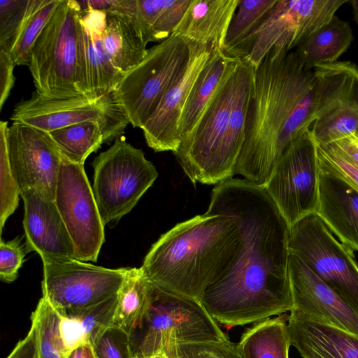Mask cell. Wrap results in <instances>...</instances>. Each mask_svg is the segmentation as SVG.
Instances as JSON below:
<instances>
[{"label": "cell", "mask_w": 358, "mask_h": 358, "mask_svg": "<svg viewBox=\"0 0 358 358\" xmlns=\"http://www.w3.org/2000/svg\"><path fill=\"white\" fill-rule=\"evenodd\" d=\"M206 212L231 217L242 237L232 267L201 298L210 316L235 327L290 312V227L264 187L245 179L223 181L213 189Z\"/></svg>", "instance_id": "1"}, {"label": "cell", "mask_w": 358, "mask_h": 358, "mask_svg": "<svg viewBox=\"0 0 358 358\" xmlns=\"http://www.w3.org/2000/svg\"><path fill=\"white\" fill-rule=\"evenodd\" d=\"M317 82L295 52L273 48L255 70L245 138L234 174L264 187L284 150L315 120Z\"/></svg>", "instance_id": "2"}, {"label": "cell", "mask_w": 358, "mask_h": 358, "mask_svg": "<svg viewBox=\"0 0 358 358\" xmlns=\"http://www.w3.org/2000/svg\"><path fill=\"white\" fill-rule=\"evenodd\" d=\"M241 247L234 220L206 212L162 235L140 268L155 286L200 301L206 288L232 267Z\"/></svg>", "instance_id": "3"}, {"label": "cell", "mask_w": 358, "mask_h": 358, "mask_svg": "<svg viewBox=\"0 0 358 358\" xmlns=\"http://www.w3.org/2000/svg\"><path fill=\"white\" fill-rule=\"evenodd\" d=\"M255 70L245 59H239L173 152L193 183L217 185L234 175L245 138Z\"/></svg>", "instance_id": "4"}, {"label": "cell", "mask_w": 358, "mask_h": 358, "mask_svg": "<svg viewBox=\"0 0 358 358\" xmlns=\"http://www.w3.org/2000/svg\"><path fill=\"white\" fill-rule=\"evenodd\" d=\"M80 13L78 1L61 0L34 44L28 68L35 92L43 96H86Z\"/></svg>", "instance_id": "5"}, {"label": "cell", "mask_w": 358, "mask_h": 358, "mask_svg": "<svg viewBox=\"0 0 358 358\" xmlns=\"http://www.w3.org/2000/svg\"><path fill=\"white\" fill-rule=\"evenodd\" d=\"M150 284L149 305L138 329L143 334L134 351L136 358L155 354L169 343L228 339L199 300Z\"/></svg>", "instance_id": "6"}, {"label": "cell", "mask_w": 358, "mask_h": 358, "mask_svg": "<svg viewBox=\"0 0 358 358\" xmlns=\"http://www.w3.org/2000/svg\"><path fill=\"white\" fill-rule=\"evenodd\" d=\"M191 54V43L172 34L148 49L143 59L122 78L114 91L133 127L141 129L155 113Z\"/></svg>", "instance_id": "7"}, {"label": "cell", "mask_w": 358, "mask_h": 358, "mask_svg": "<svg viewBox=\"0 0 358 358\" xmlns=\"http://www.w3.org/2000/svg\"><path fill=\"white\" fill-rule=\"evenodd\" d=\"M92 191L104 226L129 213L158 176L142 150L122 136L93 161Z\"/></svg>", "instance_id": "8"}, {"label": "cell", "mask_w": 358, "mask_h": 358, "mask_svg": "<svg viewBox=\"0 0 358 358\" xmlns=\"http://www.w3.org/2000/svg\"><path fill=\"white\" fill-rule=\"evenodd\" d=\"M289 251L358 311V263L354 251L316 214L290 227Z\"/></svg>", "instance_id": "9"}, {"label": "cell", "mask_w": 358, "mask_h": 358, "mask_svg": "<svg viewBox=\"0 0 358 358\" xmlns=\"http://www.w3.org/2000/svg\"><path fill=\"white\" fill-rule=\"evenodd\" d=\"M43 296L63 316L116 294L129 268H108L73 257H43Z\"/></svg>", "instance_id": "10"}, {"label": "cell", "mask_w": 358, "mask_h": 358, "mask_svg": "<svg viewBox=\"0 0 358 358\" xmlns=\"http://www.w3.org/2000/svg\"><path fill=\"white\" fill-rule=\"evenodd\" d=\"M319 176L317 144L307 129L280 155L264 187L290 227L315 213Z\"/></svg>", "instance_id": "11"}, {"label": "cell", "mask_w": 358, "mask_h": 358, "mask_svg": "<svg viewBox=\"0 0 358 358\" xmlns=\"http://www.w3.org/2000/svg\"><path fill=\"white\" fill-rule=\"evenodd\" d=\"M10 120L47 132L83 122H99L104 143L122 136L130 124L115 91L96 101L83 95L52 99L34 92L29 99H22L15 106Z\"/></svg>", "instance_id": "12"}, {"label": "cell", "mask_w": 358, "mask_h": 358, "mask_svg": "<svg viewBox=\"0 0 358 358\" xmlns=\"http://www.w3.org/2000/svg\"><path fill=\"white\" fill-rule=\"evenodd\" d=\"M315 120L310 130L318 145L358 136V66L336 62L317 66Z\"/></svg>", "instance_id": "13"}, {"label": "cell", "mask_w": 358, "mask_h": 358, "mask_svg": "<svg viewBox=\"0 0 358 358\" xmlns=\"http://www.w3.org/2000/svg\"><path fill=\"white\" fill-rule=\"evenodd\" d=\"M54 202L74 244L75 258L96 262L105 239L104 224L84 165L62 155Z\"/></svg>", "instance_id": "14"}, {"label": "cell", "mask_w": 358, "mask_h": 358, "mask_svg": "<svg viewBox=\"0 0 358 358\" xmlns=\"http://www.w3.org/2000/svg\"><path fill=\"white\" fill-rule=\"evenodd\" d=\"M346 3L348 0H277L244 59L257 69L274 47L293 51Z\"/></svg>", "instance_id": "15"}, {"label": "cell", "mask_w": 358, "mask_h": 358, "mask_svg": "<svg viewBox=\"0 0 358 358\" xmlns=\"http://www.w3.org/2000/svg\"><path fill=\"white\" fill-rule=\"evenodd\" d=\"M6 145L20 189H32L54 201L62 155L49 133L21 123L8 127Z\"/></svg>", "instance_id": "16"}, {"label": "cell", "mask_w": 358, "mask_h": 358, "mask_svg": "<svg viewBox=\"0 0 358 358\" xmlns=\"http://www.w3.org/2000/svg\"><path fill=\"white\" fill-rule=\"evenodd\" d=\"M292 310L310 320L358 335V311L289 253Z\"/></svg>", "instance_id": "17"}, {"label": "cell", "mask_w": 358, "mask_h": 358, "mask_svg": "<svg viewBox=\"0 0 358 358\" xmlns=\"http://www.w3.org/2000/svg\"><path fill=\"white\" fill-rule=\"evenodd\" d=\"M191 43L189 61L163 96L157 108L141 128L147 145L155 152H174L180 143L179 122L189 92L215 49Z\"/></svg>", "instance_id": "18"}, {"label": "cell", "mask_w": 358, "mask_h": 358, "mask_svg": "<svg viewBox=\"0 0 358 358\" xmlns=\"http://www.w3.org/2000/svg\"><path fill=\"white\" fill-rule=\"evenodd\" d=\"M318 160L315 213L339 241L358 252V188L319 156Z\"/></svg>", "instance_id": "19"}, {"label": "cell", "mask_w": 358, "mask_h": 358, "mask_svg": "<svg viewBox=\"0 0 358 358\" xmlns=\"http://www.w3.org/2000/svg\"><path fill=\"white\" fill-rule=\"evenodd\" d=\"M24 202L25 252L43 257H73L75 247L54 202L34 189L20 192Z\"/></svg>", "instance_id": "20"}, {"label": "cell", "mask_w": 358, "mask_h": 358, "mask_svg": "<svg viewBox=\"0 0 358 358\" xmlns=\"http://www.w3.org/2000/svg\"><path fill=\"white\" fill-rule=\"evenodd\" d=\"M80 24L86 97L96 101L113 92L123 76L113 65L105 48L106 12L80 8Z\"/></svg>", "instance_id": "21"}, {"label": "cell", "mask_w": 358, "mask_h": 358, "mask_svg": "<svg viewBox=\"0 0 358 358\" xmlns=\"http://www.w3.org/2000/svg\"><path fill=\"white\" fill-rule=\"evenodd\" d=\"M287 321L291 345L303 358H358V335L314 321L294 310Z\"/></svg>", "instance_id": "22"}, {"label": "cell", "mask_w": 358, "mask_h": 358, "mask_svg": "<svg viewBox=\"0 0 358 358\" xmlns=\"http://www.w3.org/2000/svg\"><path fill=\"white\" fill-rule=\"evenodd\" d=\"M239 0H192L173 35L222 51Z\"/></svg>", "instance_id": "23"}, {"label": "cell", "mask_w": 358, "mask_h": 358, "mask_svg": "<svg viewBox=\"0 0 358 358\" xmlns=\"http://www.w3.org/2000/svg\"><path fill=\"white\" fill-rule=\"evenodd\" d=\"M240 59L214 50L189 92L179 122L180 141L195 127L214 94Z\"/></svg>", "instance_id": "24"}, {"label": "cell", "mask_w": 358, "mask_h": 358, "mask_svg": "<svg viewBox=\"0 0 358 358\" xmlns=\"http://www.w3.org/2000/svg\"><path fill=\"white\" fill-rule=\"evenodd\" d=\"M103 39L113 65L123 76L136 66L148 52L135 13L106 12Z\"/></svg>", "instance_id": "25"}, {"label": "cell", "mask_w": 358, "mask_h": 358, "mask_svg": "<svg viewBox=\"0 0 358 358\" xmlns=\"http://www.w3.org/2000/svg\"><path fill=\"white\" fill-rule=\"evenodd\" d=\"M353 39L350 24L335 15L294 51L302 66L312 70L317 66L337 62L348 50Z\"/></svg>", "instance_id": "26"}, {"label": "cell", "mask_w": 358, "mask_h": 358, "mask_svg": "<svg viewBox=\"0 0 358 358\" xmlns=\"http://www.w3.org/2000/svg\"><path fill=\"white\" fill-rule=\"evenodd\" d=\"M277 0H239L231 21L222 52L244 59L250 53L256 34Z\"/></svg>", "instance_id": "27"}, {"label": "cell", "mask_w": 358, "mask_h": 358, "mask_svg": "<svg viewBox=\"0 0 358 358\" xmlns=\"http://www.w3.org/2000/svg\"><path fill=\"white\" fill-rule=\"evenodd\" d=\"M192 0H136L135 20L146 44L172 35Z\"/></svg>", "instance_id": "28"}, {"label": "cell", "mask_w": 358, "mask_h": 358, "mask_svg": "<svg viewBox=\"0 0 358 358\" xmlns=\"http://www.w3.org/2000/svg\"><path fill=\"white\" fill-rule=\"evenodd\" d=\"M283 315L257 322L241 336L237 344L243 358H289L291 345Z\"/></svg>", "instance_id": "29"}, {"label": "cell", "mask_w": 358, "mask_h": 358, "mask_svg": "<svg viewBox=\"0 0 358 358\" xmlns=\"http://www.w3.org/2000/svg\"><path fill=\"white\" fill-rule=\"evenodd\" d=\"M150 282L141 268H129L117 292V304L113 327L131 338L140 329L150 301Z\"/></svg>", "instance_id": "30"}, {"label": "cell", "mask_w": 358, "mask_h": 358, "mask_svg": "<svg viewBox=\"0 0 358 358\" xmlns=\"http://www.w3.org/2000/svg\"><path fill=\"white\" fill-rule=\"evenodd\" d=\"M48 133L65 158L82 165L104 143L102 127L96 121L76 123Z\"/></svg>", "instance_id": "31"}, {"label": "cell", "mask_w": 358, "mask_h": 358, "mask_svg": "<svg viewBox=\"0 0 358 358\" xmlns=\"http://www.w3.org/2000/svg\"><path fill=\"white\" fill-rule=\"evenodd\" d=\"M36 334L39 358H68L62 331V315L43 296L31 316Z\"/></svg>", "instance_id": "32"}, {"label": "cell", "mask_w": 358, "mask_h": 358, "mask_svg": "<svg viewBox=\"0 0 358 358\" xmlns=\"http://www.w3.org/2000/svg\"><path fill=\"white\" fill-rule=\"evenodd\" d=\"M61 0H31L27 17L8 53L14 64L28 66L31 49Z\"/></svg>", "instance_id": "33"}, {"label": "cell", "mask_w": 358, "mask_h": 358, "mask_svg": "<svg viewBox=\"0 0 358 358\" xmlns=\"http://www.w3.org/2000/svg\"><path fill=\"white\" fill-rule=\"evenodd\" d=\"M117 304V293L105 301L66 317L79 323L86 342L93 346L113 327Z\"/></svg>", "instance_id": "34"}, {"label": "cell", "mask_w": 358, "mask_h": 358, "mask_svg": "<svg viewBox=\"0 0 358 358\" xmlns=\"http://www.w3.org/2000/svg\"><path fill=\"white\" fill-rule=\"evenodd\" d=\"M8 122H0V227L1 232L6 221L18 206L20 189L12 175L9 165L6 134Z\"/></svg>", "instance_id": "35"}, {"label": "cell", "mask_w": 358, "mask_h": 358, "mask_svg": "<svg viewBox=\"0 0 358 358\" xmlns=\"http://www.w3.org/2000/svg\"><path fill=\"white\" fill-rule=\"evenodd\" d=\"M31 0L0 1V50L7 54L27 17Z\"/></svg>", "instance_id": "36"}, {"label": "cell", "mask_w": 358, "mask_h": 358, "mask_svg": "<svg viewBox=\"0 0 358 358\" xmlns=\"http://www.w3.org/2000/svg\"><path fill=\"white\" fill-rule=\"evenodd\" d=\"M94 350L96 358H135L131 337L115 327L103 334Z\"/></svg>", "instance_id": "37"}, {"label": "cell", "mask_w": 358, "mask_h": 358, "mask_svg": "<svg viewBox=\"0 0 358 358\" xmlns=\"http://www.w3.org/2000/svg\"><path fill=\"white\" fill-rule=\"evenodd\" d=\"M178 344L185 358H243L237 344L229 339Z\"/></svg>", "instance_id": "38"}, {"label": "cell", "mask_w": 358, "mask_h": 358, "mask_svg": "<svg viewBox=\"0 0 358 358\" xmlns=\"http://www.w3.org/2000/svg\"><path fill=\"white\" fill-rule=\"evenodd\" d=\"M26 252L21 243V238L3 242L0 241V278L2 281L10 283L15 281L18 275V271L24 261Z\"/></svg>", "instance_id": "39"}, {"label": "cell", "mask_w": 358, "mask_h": 358, "mask_svg": "<svg viewBox=\"0 0 358 358\" xmlns=\"http://www.w3.org/2000/svg\"><path fill=\"white\" fill-rule=\"evenodd\" d=\"M317 155L358 188V166L353 164L334 143L317 145Z\"/></svg>", "instance_id": "40"}, {"label": "cell", "mask_w": 358, "mask_h": 358, "mask_svg": "<svg viewBox=\"0 0 358 358\" xmlns=\"http://www.w3.org/2000/svg\"><path fill=\"white\" fill-rule=\"evenodd\" d=\"M15 64L10 55L0 50V110L7 100L15 83L13 70Z\"/></svg>", "instance_id": "41"}, {"label": "cell", "mask_w": 358, "mask_h": 358, "mask_svg": "<svg viewBox=\"0 0 358 358\" xmlns=\"http://www.w3.org/2000/svg\"><path fill=\"white\" fill-rule=\"evenodd\" d=\"M6 358H39L36 330L32 324L27 335L17 343Z\"/></svg>", "instance_id": "42"}, {"label": "cell", "mask_w": 358, "mask_h": 358, "mask_svg": "<svg viewBox=\"0 0 358 358\" xmlns=\"http://www.w3.org/2000/svg\"><path fill=\"white\" fill-rule=\"evenodd\" d=\"M92 348L93 346L89 343L83 345L73 350L68 358H89Z\"/></svg>", "instance_id": "43"}, {"label": "cell", "mask_w": 358, "mask_h": 358, "mask_svg": "<svg viewBox=\"0 0 358 358\" xmlns=\"http://www.w3.org/2000/svg\"><path fill=\"white\" fill-rule=\"evenodd\" d=\"M167 358H185L176 343H169L164 346Z\"/></svg>", "instance_id": "44"}, {"label": "cell", "mask_w": 358, "mask_h": 358, "mask_svg": "<svg viewBox=\"0 0 358 358\" xmlns=\"http://www.w3.org/2000/svg\"><path fill=\"white\" fill-rule=\"evenodd\" d=\"M348 3H350L352 9L354 20L358 25V0H350Z\"/></svg>", "instance_id": "45"}, {"label": "cell", "mask_w": 358, "mask_h": 358, "mask_svg": "<svg viewBox=\"0 0 358 358\" xmlns=\"http://www.w3.org/2000/svg\"><path fill=\"white\" fill-rule=\"evenodd\" d=\"M143 358H167V353L165 350V348H164L162 350H159V352H157L155 354H152L151 355L143 357Z\"/></svg>", "instance_id": "46"}, {"label": "cell", "mask_w": 358, "mask_h": 358, "mask_svg": "<svg viewBox=\"0 0 358 358\" xmlns=\"http://www.w3.org/2000/svg\"><path fill=\"white\" fill-rule=\"evenodd\" d=\"M89 358H96V356L94 352V348H92V350L90 351Z\"/></svg>", "instance_id": "47"}]
</instances>
